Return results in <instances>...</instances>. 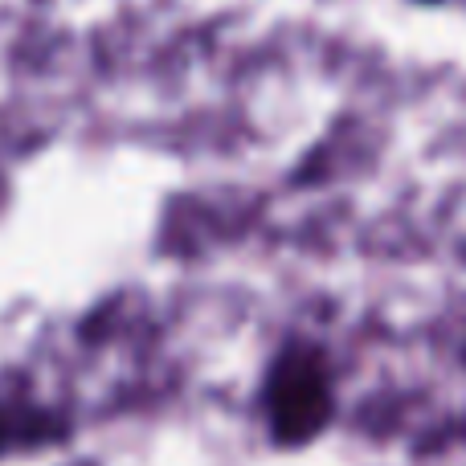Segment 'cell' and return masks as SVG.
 <instances>
[{"mask_svg":"<svg viewBox=\"0 0 466 466\" xmlns=\"http://www.w3.org/2000/svg\"><path fill=\"white\" fill-rule=\"evenodd\" d=\"M21 442H33V413L16 418L13 410L0 405V454L13 451V446H21Z\"/></svg>","mask_w":466,"mask_h":466,"instance_id":"2","label":"cell"},{"mask_svg":"<svg viewBox=\"0 0 466 466\" xmlns=\"http://www.w3.org/2000/svg\"><path fill=\"white\" fill-rule=\"evenodd\" d=\"M331 413V385L323 356L311 348H290L266 377V418L279 442H307Z\"/></svg>","mask_w":466,"mask_h":466,"instance_id":"1","label":"cell"}]
</instances>
